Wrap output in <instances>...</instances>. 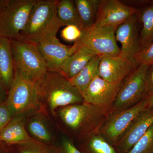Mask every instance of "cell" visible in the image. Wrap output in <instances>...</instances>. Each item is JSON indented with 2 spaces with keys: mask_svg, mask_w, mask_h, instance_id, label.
<instances>
[{
  "mask_svg": "<svg viewBox=\"0 0 153 153\" xmlns=\"http://www.w3.org/2000/svg\"><path fill=\"white\" fill-rule=\"evenodd\" d=\"M138 65L141 64L149 65L153 63V43L149 47L142 50L136 57Z\"/></svg>",
  "mask_w": 153,
  "mask_h": 153,
  "instance_id": "cell-28",
  "label": "cell"
},
{
  "mask_svg": "<svg viewBox=\"0 0 153 153\" xmlns=\"http://www.w3.org/2000/svg\"><path fill=\"white\" fill-rule=\"evenodd\" d=\"M117 28L94 26L82 30L80 38L74 45L88 48L95 55L102 57L120 55V48L117 43L116 31Z\"/></svg>",
  "mask_w": 153,
  "mask_h": 153,
  "instance_id": "cell-8",
  "label": "cell"
},
{
  "mask_svg": "<svg viewBox=\"0 0 153 153\" xmlns=\"http://www.w3.org/2000/svg\"><path fill=\"white\" fill-rule=\"evenodd\" d=\"M0 153H4V152L1 150V148H0Z\"/></svg>",
  "mask_w": 153,
  "mask_h": 153,
  "instance_id": "cell-35",
  "label": "cell"
},
{
  "mask_svg": "<svg viewBox=\"0 0 153 153\" xmlns=\"http://www.w3.org/2000/svg\"><path fill=\"white\" fill-rule=\"evenodd\" d=\"M63 26L56 16L49 27L32 43L36 45L46 60L48 71L60 72L66 59L77 49L74 44L66 46L57 38V33Z\"/></svg>",
  "mask_w": 153,
  "mask_h": 153,
  "instance_id": "cell-4",
  "label": "cell"
},
{
  "mask_svg": "<svg viewBox=\"0 0 153 153\" xmlns=\"http://www.w3.org/2000/svg\"><path fill=\"white\" fill-rule=\"evenodd\" d=\"M101 57L94 55L73 78L69 79L71 84L81 93L87 88L96 76L98 75L99 66Z\"/></svg>",
  "mask_w": 153,
  "mask_h": 153,
  "instance_id": "cell-23",
  "label": "cell"
},
{
  "mask_svg": "<svg viewBox=\"0 0 153 153\" xmlns=\"http://www.w3.org/2000/svg\"><path fill=\"white\" fill-rule=\"evenodd\" d=\"M6 101L13 117L41 111L35 83L23 78L15 68L13 81Z\"/></svg>",
  "mask_w": 153,
  "mask_h": 153,
  "instance_id": "cell-5",
  "label": "cell"
},
{
  "mask_svg": "<svg viewBox=\"0 0 153 153\" xmlns=\"http://www.w3.org/2000/svg\"><path fill=\"white\" fill-rule=\"evenodd\" d=\"M141 24L137 12L120 25L115 33L116 41L121 45L120 55L136 64V57L141 50Z\"/></svg>",
  "mask_w": 153,
  "mask_h": 153,
  "instance_id": "cell-11",
  "label": "cell"
},
{
  "mask_svg": "<svg viewBox=\"0 0 153 153\" xmlns=\"http://www.w3.org/2000/svg\"><path fill=\"white\" fill-rule=\"evenodd\" d=\"M138 11L119 0H101L94 26L117 28Z\"/></svg>",
  "mask_w": 153,
  "mask_h": 153,
  "instance_id": "cell-13",
  "label": "cell"
},
{
  "mask_svg": "<svg viewBox=\"0 0 153 153\" xmlns=\"http://www.w3.org/2000/svg\"><path fill=\"white\" fill-rule=\"evenodd\" d=\"M45 112L37 111L27 116L26 128L30 137L35 140L53 146L55 136L54 132L45 117Z\"/></svg>",
  "mask_w": 153,
  "mask_h": 153,
  "instance_id": "cell-16",
  "label": "cell"
},
{
  "mask_svg": "<svg viewBox=\"0 0 153 153\" xmlns=\"http://www.w3.org/2000/svg\"><path fill=\"white\" fill-rule=\"evenodd\" d=\"M120 55L101 57L98 69V76L102 79L112 82H122L138 67Z\"/></svg>",
  "mask_w": 153,
  "mask_h": 153,
  "instance_id": "cell-15",
  "label": "cell"
},
{
  "mask_svg": "<svg viewBox=\"0 0 153 153\" xmlns=\"http://www.w3.org/2000/svg\"><path fill=\"white\" fill-rule=\"evenodd\" d=\"M82 30L74 25L66 26L61 32V37L68 42H76L80 38Z\"/></svg>",
  "mask_w": 153,
  "mask_h": 153,
  "instance_id": "cell-27",
  "label": "cell"
},
{
  "mask_svg": "<svg viewBox=\"0 0 153 153\" xmlns=\"http://www.w3.org/2000/svg\"><path fill=\"white\" fill-rule=\"evenodd\" d=\"M19 146L18 153H58L57 147L39 142L33 140Z\"/></svg>",
  "mask_w": 153,
  "mask_h": 153,
  "instance_id": "cell-25",
  "label": "cell"
},
{
  "mask_svg": "<svg viewBox=\"0 0 153 153\" xmlns=\"http://www.w3.org/2000/svg\"><path fill=\"white\" fill-rule=\"evenodd\" d=\"M148 107L146 97L131 107L108 115L99 132L114 147L137 116Z\"/></svg>",
  "mask_w": 153,
  "mask_h": 153,
  "instance_id": "cell-10",
  "label": "cell"
},
{
  "mask_svg": "<svg viewBox=\"0 0 153 153\" xmlns=\"http://www.w3.org/2000/svg\"><path fill=\"white\" fill-rule=\"evenodd\" d=\"M57 111L64 126L80 141L99 131L108 115L104 108L85 102L60 108Z\"/></svg>",
  "mask_w": 153,
  "mask_h": 153,
  "instance_id": "cell-2",
  "label": "cell"
},
{
  "mask_svg": "<svg viewBox=\"0 0 153 153\" xmlns=\"http://www.w3.org/2000/svg\"><path fill=\"white\" fill-rule=\"evenodd\" d=\"M10 40L15 68L23 78L36 83L48 71L46 60L35 44Z\"/></svg>",
  "mask_w": 153,
  "mask_h": 153,
  "instance_id": "cell-3",
  "label": "cell"
},
{
  "mask_svg": "<svg viewBox=\"0 0 153 153\" xmlns=\"http://www.w3.org/2000/svg\"><path fill=\"white\" fill-rule=\"evenodd\" d=\"M15 75L10 39L0 37V81L9 91Z\"/></svg>",
  "mask_w": 153,
  "mask_h": 153,
  "instance_id": "cell-18",
  "label": "cell"
},
{
  "mask_svg": "<svg viewBox=\"0 0 153 153\" xmlns=\"http://www.w3.org/2000/svg\"><path fill=\"white\" fill-rule=\"evenodd\" d=\"M138 9L141 24L140 43L142 51L153 43V1H146Z\"/></svg>",
  "mask_w": 153,
  "mask_h": 153,
  "instance_id": "cell-20",
  "label": "cell"
},
{
  "mask_svg": "<svg viewBox=\"0 0 153 153\" xmlns=\"http://www.w3.org/2000/svg\"><path fill=\"white\" fill-rule=\"evenodd\" d=\"M145 79L146 91L148 96L153 94V63L148 66Z\"/></svg>",
  "mask_w": 153,
  "mask_h": 153,
  "instance_id": "cell-31",
  "label": "cell"
},
{
  "mask_svg": "<svg viewBox=\"0 0 153 153\" xmlns=\"http://www.w3.org/2000/svg\"><path fill=\"white\" fill-rule=\"evenodd\" d=\"M148 66L139 65L124 79L108 114L131 107L147 97L145 76Z\"/></svg>",
  "mask_w": 153,
  "mask_h": 153,
  "instance_id": "cell-7",
  "label": "cell"
},
{
  "mask_svg": "<svg viewBox=\"0 0 153 153\" xmlns=\"http://www.w3.org/2000/svg\"><path fill=\"white\" fill-rule=\"evenodd\" d=\"M8 92V91L0 81V103L6 101L7 97Z\"/></svg>",
  "mask_w": 153,
  "mask_h": 153,
  "instance_id": "cell-32",
  "label": "cell"
},
{
  "mask_svg": "<svg viewBox=\"0 0 153 153\" xmlns=\"http://www.w3.org/2000/svg\"><path fill=\"white\" fill-rule=\"evenodd\" d=\"M41 111L55 115L57 109L84 102L82 93L60 72L48 71L35 83Z\"/></svg>",
  "mask_w": 153,
  "mask_h": 153,
  "instance_id": "cell-1",
  "label": "cell"
},
{
  "mask_svg": "<svg viewBox=\"0 0 153 153\" xmlns=\"http://www.w3.org/2000/svg\"><path fill=\"white\" fill-rule=\"evenodd\" d=\"M57 148L58 153H82L68 138H63L60 145Z\"/></svg>",
  "mask_w": 153,
  "mask_h": 153,
  "instance_id": "cell-30",
  "label": "cell"
},
{
  "mask_svg": "<svg viewBox=\"0 0 153 153\" xmlns=\"http://www.w3.org/2000/svg\"><path fill=\"white\" fill-rule=\"evenodd\" d=\"M56 16L63 26L74 25L82 30L81 22L74 1H57Z\"/></svg>",
  "mask_w": 153,
  "mask_h": 153,
  "instance_id": "cell-24",
  "label": "cell"
},
{
  "mask_svg": "<svg viewBox=\"0 0 153 153\" xmlns=\"http://www.w3.org/2000/svg\"><path fill=\"white\" fill-rule=\"evenodd\" d=\"M81 22L82 30L92 27L95 24L101 0H75Z\"/></svg>",
  "mask_w": 153,
  "mask_h": 153,
  "instance_id": "cell-21",
  "label": "cell"
},
{
  "mask_svg": "<svg viewBox=\"0 0 153 153\" xmlns=\"http://www.w3.org/2000/svg\"><path fill=\"white\" fill-rule=\"evenodd\" d=\"M153 124V107H148L137 116L117 143L118 153H127Z\"/></svg>",
  "mask_w": 153,
  "mask_h": 153,
  "instance_id": "cell-14",
  "label": "cell"
},
{
  "mask_svg": "<svg viewBox=\"0 0 153 153\" xmlns=\"http://www.w3.org/2000/svg\"><path fill=\"white\" fill-rule=\"evenodd\" d=\"M79 149L82 153H118L99 132L93 133L80 141Z\"/></svg>",
  "mask_w": 153,
  "mask_h": 153,
  "instance_id": "cell-22",
  "label": "cell"
},
{
  "mask_svg": "<svg viewBox=\"0 0 153 153\" xmlns=\"http://www.w3.org/2000/svg\"><path fill=\"white\" fill-rule=\"evenodd\" d=\"M8 1L9 0H0V9L4 7Z\"/></svg>",
  "mask_w": 153,
  "mask_h": 153,
  "instance_id": "cell-34",
  "label": "cell"
},
{
  "mask_svg": "<svg viewBox=\"0 0 153 153\" xmlns=\"http://www.w3.org/2000/svg\"><path fill=\"white\" fill-rule=\"evenodd\" d=\"M149 107H153V94L147 97Z\"/></svg>",
  "mask_w": 153,
  "mask_h": 153,
  "instance_id": "cell-33",
  "label": "cell"
},
{
  "mask_svg": "<svg viewBox=\"0 0 153 153\" xmlns=\"http://www.w3.org/2000/svg\"><path fill=\"white\" fill-rule=\"evenodd\" d=\"M57 0H36L18 40L32 43L49 27L56 18Z\"/></svg>",
  "mask_w": 153,
  "mask_h": 153,
  "instance_id": "cell-9",
  "label": "cell"
},
{
  "mask_svg": "<svg viewBox=\"0 0 153 153\" xmlns=\"http://www.w3.org/2000/svg\"><path fill=\"white\" fill-rule=\"evenodd\" d=\"M127 153H153V124Z\"/></svg>",
  "mask_w": 153,
  "mask_h": 153,
  "instance_id": "cell-26",
  "label": "cell"
},
{
  "mask_svg": "<svg viewBox=\"0 0 153 153\" xmlns=\"http://www.w3.org/2000/svg\"><path fill=\"white\" fill-rule=\"evenodd\" d=\"M76 47L77 49L67 58L60 69V73L68 79L76 76L95 55L85 47L79 46Z\"/></svg>",
  "mask_w": 153,
  "mask_h": 153,
  "instance_id": "cell-19",
  "label": "cell"
},
{
  "mask_svg": "<svg viewBox=\"0 0 153 153\" xmlns=\"http://www.w3.org/2000/svg\"><path fill=\"white\" fill-rule=\"evenodd\" d=\"M122 82L112 83L97 75L82 93L83 100L87 103L104 108L108 114Z\"/></svg>",
  "mask_w": 153,
  "mask_h": 153,
  "instance_id": "cell-12",
  "label": "cell"
},
{
  "mask_svg": "<svg viewBox=\"0 0 153 153\" xmlns=\"http://www.w3.org/2000/svg\"><path fill=\"white\" fill-rule=\"evenodd\" d=\"M27 115L13 117L10 121L0 132V143L8 145H22L33 141L26 128Z\"/></svg>",
  "mask_w": 153,
  "mask_h": 153,
  "instance_id": "cell-17",
  "label": "cell"
},
{
  "mask_svg": "<svg viewBox=\"0 0 153 153\" xmlns=\"http://www.w3.org/2000/svg\"><path fill=\"white\" fill-rule=\"evenodd\" d=\"M13 117V114L6 101L0 103V132L5 127Z\"/></svg>",
  "mask_w": 153,
  "mask_h": 153,
  "instance_id": "cell-29",
  "label": "cell"
},
{
  "mask_svg": "<svg viewBox=\"0 0 153 153\" xmlns=\"http://www.w3.org/2000/svg\"><path fill=\"white\" fill-rule=\"evenodd\" d=\"M36 0H9L0 9V37L18 40Z\"/></svg>",
  "mask_w": 153,
  "mask_h": 153,
  "instance_id": "cell-6",
  "label": "cell"
}]
</instances>
